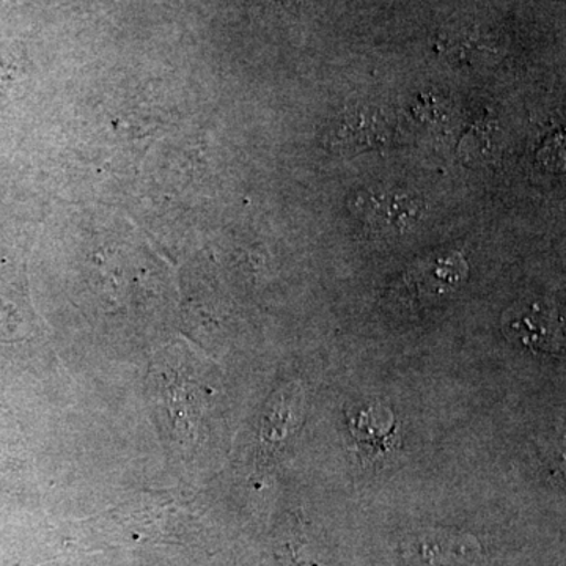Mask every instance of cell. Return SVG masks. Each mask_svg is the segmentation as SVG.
<instances>
[{
	"label": "cell",
	"instance_id": "3957f363",
	"mask_svg": "<svg viewBox=\"0 0 566 566\" xmlns=\"http://www.w3.org/2000/svg\"><path fill=\"white\" fill-rule=\"evenodd\" d=\"M403 547L409 566H452L474 556L476 543L471 536L434 531L411 536Z\"/></svg>",
	"mask_w": 566,
	"mask_h": 566
},
{
	"label": "cell",
	"instance_id": "277c9868",
	"mask_svg": "<svg viewBox=\"0 0 566 566\" xmlns=\"http://www.w3.org/2000/svg\"><path fill=\"white\" fill-rule=\"evenodd\" d=\"M553 327L551 316L538 304L513 311L504 322L506 337L520 342L527 348L543 349V352H551L556 342Z\"/></svg>",
	"mask_w": 566,
	"mask_h": 566
},
{
	"label": "cell",
	"instance_id": "7a4b0ae2",
	"mask_svg": "<svg viewBox=\"0 0 566 566\" xmlns=\"http://www.w3.org/2000/svg\"><path fill=\"white\" fill-rule=\"evenodd\" d=\"M389 132L387 123L379 112L357 107L345 111L333 128H331L329 144L335 151L359 153L368 148L381 147Z\"/></svg>",
	"mask_w": 566,
	"mask_h": 566
},
{
	"label": "cell",
	"instance_id": "6da1fadb",
	"mask_svg": "<svg viewBox=\"0 0 566 566\" xmlns=\"http://www.w3.org/2000/svg\"><path fill=\"white\" fill-rule=\"evenodd\" d=\"M353 211L367 227L381 233H405L422 219L423 203L412 193L392 191L357 192Z\"/></svg>",
	"mask_w": 566,
	"mask_h": 566
}]
</instances>
